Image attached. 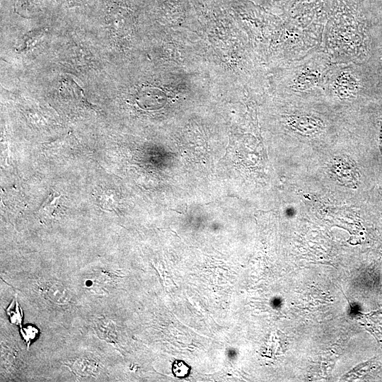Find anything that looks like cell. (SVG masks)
Segmentation results:
<instances>
[{
	"mask_svg": "<svg viewBox=\"0 0 382 382\" xmlns=\"http://www.w3.org/2000/svg\"><path fill=\"white\" fill-rule=\"evenodd\" d=\"M41 289L43 296L53 303L64 305L70 301L69 290L59 282H47L42 285Z\"/></svg>",
	"mask_w": 382,
	"mask_h": 382,
	"instance_id": "6da1fadb",
	"label": "cell"
},
{
	"mask_svg": "<svg viewBox=\"0 0 382 382\" xmlns=\"http://www.w3.org/2000/svg\"><path fill=\"white\" fill-rule=\"evenodd\" d=\"M72 371L81 377L95 376L99 371L98 363L88 358H79L71 365Z\"/></svg>",
	"mask_w": 382,
	"mask_h": 382,
	"instance_id": "7a4b0ae2",
	"label": "cell"
},
{
	"mask_svg": "<svg viewBox=\"0 0 382 382\" xmlns=\"http://www.w3.org/2000/svg\"><path fill=\"white\" fill-rule=\"evenodd\" d=\"M96 330L99 337L111 342L115 339L112 322L108 318H98L95 323Z\"/></svg>",
	"mask_w": 382,
	"mask_h": 382,
	"instance_id": "3957f363",
	"label": "cell"
},
{
	"mask_svg": "<svg viewBox=\"0 0 382 382\" xmlns=\"http://www.w3.org/2000/svg\"><path fill=\"white\" fill-rule=\"evenodd\" d=\"M6 313L11 323L21 326L23 313L16 299H13L6 309Z\"/></svg>",
	"mask_w": 382,
	"mask_h": 382,
	"instance_id": "277c9868",
	"label": "cell"
},
{
	"mask_svg": "<svg viewBox=\"0 0 382 382\" xmlns=\"http://www.w3.org/2000/svg\"><path fill=\"white\" fill-rule=\"evenodd\" d=\"M189 371L187 365L182 361H176L173 364V373L178 378L185 377Z\"/></svg>",
	"mask_w": 382,
	"mask_h": 382,
	"instance_id": "5b68a950",
	"label": "cell"
},
{
	"mask_svg": "<svg viewBox=\"0 0 382 382\" xmlns=\"http://www.w3.org/2000/svg\"><path fill=\"white\" fill-rule=\"evenodd\" d=\"M21 333L28 347L31 341L35 338L37 329L32 325H28L24 328H21Z\"/></svg>",
	"mask_w": 382,
	"mask_h": 382,
	"instance_id": "8992f818",
	"label": "cell"
}]
</instances>
